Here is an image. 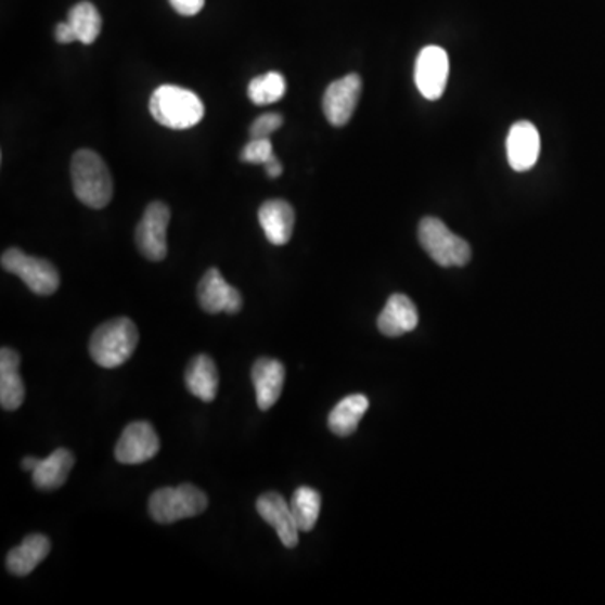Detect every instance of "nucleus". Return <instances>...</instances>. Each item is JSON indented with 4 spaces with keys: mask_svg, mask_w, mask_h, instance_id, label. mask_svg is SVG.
Returning <instances> with one entry per match:
<instances>
[{
    "mask_svg": "<svg viewBox=\"0 0 605 605\" xmlns=\"http://www.w3.org/2000/svg\"><path fill=\"white\" fill-rule=\"evenodd\" d=\"M72 182L76 197L91 209H105L112 202V172L93 150L81 149L73 155Z\"/></svg>",
    "mask_w": 605,
    "mask_h": 605,
    "instance_id": "nucleus-1",
    "label": "nucleus"
},
{
    "mask_svg": "<svg viewBox=\"0 0 605 605\" xmlns=\"http://www.w3.org/2000/svg\"><path fill=\"white\" fill-rule=\"evenodd\" d=\"M150 113L162 127L188 130L204 118V103L194 91L176 85H162L150 98Z\"/></svg>",
    "mask_w": 605,
    "mask_h": 605,
    "instance_id": "nucleus-2",
    "label": "nucleus"
},
{
    "mask_svg": "<svg viewBox=\"0 0 605 605\" xmlns=\"http://www.w3.org/2000/svg\"><path fill=\"white\" fill-rule=\"evenodd\" d=\"M139 340V329L130 318H113L91 335V359L103 369H116L130 360Z\"/></svg>",
    "mask_w": 605,
    "mask_h": 605,
    "instance_id": "nucleus-3",
    "label": "nucleus"
},
{
    "mask_svg": "<svg viewBox=\"0 0 605 605\" xmlns=\"http://www.w3.org/2000/svg\"><path fill=\"white\" fill-rule=\"evenodd\" d=\"M206 493L194 485H180L177 488H160L149 501L152 518L162 525L176 524L180 519L192 518L206 512Z\"/></svg>",
    "mask_w": 605,
    "mask_h": 605,
    "instance_id": "nucleus-4",
    "label": "nucleus"
},
{
    "mask_svg": "<svg viewBox=\"0 0 605 605\" xmlns=\"http://www.w3.org/2000/svg\"><path fill=\"white\" fill-rule=\"evenodd\" d=\"M419 241L427 255L442 268H461L471 259V246L449 231L448 226L436 217H424L419 224Z\"/></svg>",
    "mask_w": 605,
    "mask_h": 605,
    "instance_id": "nucleus-5",
    "label": "nucleus"
},
{
    "mask_svg": "<svg viewBox=\"0 0 605 605\" xmlns=\"http://www.w3.org/2000/svg\"><path fill=\"white\" fill-rule=\"evenodd\" d=\"M0 262L8 273L21 278L36 295H53L60 288V273L56 266L48 259L34 258L17 247H11L4 250Z\"/></svg>",
    "mask_w": 605,
    "mask_h": 605,
    "instance_id": "nucleus-6",
    "label": "nucleus"
},
{
    "mask_svg": "<svg viewBox=\"0 0 605 605\" xmlns=\"http://www.w3.org/2000/svg\"><path fill=\"white\" fill-rule=\"evenodd\" d=\"M170 209L164 202H152L137 226L134 241L140 253L149 261L158 262L167 256V229Z\"/></svg>",
    "mask_w": 605,
    "mask_h": 605,
    "instance_id": "nucleus-7",
    "label": "nucleus"
},
{
    "mask_svg": "<svg viewBox=\"0 0 605 605\" xmlns=\"http://www.w3.org/2000/svg\"><path fill=\"white\" fill-rule=\"evenodd\" d=\"M415 87L426 100H439L449 78V56L439 46H427L415 61Z\"/></svg>",
    "mask_w": 605,
    "mask_h": 605,
    "instance_id": "nucleus-8",
    "label": "nucleus"
},
{
    "mask_svg": "<svg viewBox=\"0 0 605 605\" xmlns=\"http://www.w3.org/2000/svg\"><path fill=\"white\" fill-rule=\"evenodd\" d=\"M362 79L359 75H347L336 79L323 94V113L333 127H345L359 105Z\"/></svg>",
    "mask_w": 605,
    "mask_h": 605,
    "instance_id": "nucleus-9",
    "label": "nucleus"
},
{
    "mask_svg": "<svg viewBox=\"0 0 605 605\" xmlns=\"http://www.w3.org/2000/svg\"><path fill=\"white\" fill-rule=\"evenodd\" d=\"M160 439L152 424L145 421L128 424L115 448V458L121 464H142L157 456Z\"/></svg>",
    "mask_w": 605,
    "mask_h": 605,
    "instance_id": "nucleus-10",
    "label": "nucleus"
},
{
    "mask_svg": "<svg viewBox=\"0 0 605 605\" xmlns=\"http://www.w3.org/2000/svg\"><path fill=\"white\" fill-rule=\"evenodd\" d=\"M197 298L202 310L210 314L240 313L243 296L228 283L217 268H210L198 283Z\"/></svg>",
    "mask_w": 605,
    "mask_h": 605,
    "instance_id": "nucleus-11",
    "label": "nucleus"
},
{
    "mask_svg": "<svg viewBox=\"0 0 605 605\" xmlns=\"http://www.w3.org/2000/svg\"><path fill=\"white\" fill-rule=\"evenodd\" d=\"M256 509L266 524L276 530L281 543L286 549H295L298 545V525H296L288 501L284 500L280 493L268 491V493L261 494L256 501Z\"/></svg>",
    "mask_w": 605,
    "mask_h": 605,
    "instance_id": "nucleus-12",
    "label": "nucleus"
},
{
    "mask_svg": "<svg viewBox=\"0 0 605 605\" xmlns=\"http://www.w3.org/2000/svg\"><path fill=\"white\" fill-rule=\"evenodd\" d=\"M510 167L516 172H527L537 164L540 155V133L530 121H516L506 139Z\"/></svg>",
    "mask_w": 605,
    "mask_h": 605,
    "instance_id": "nucleus-13",
    "label": "nucleus"
},
{
    "mask_svg": "<svg viewBox=\"0 0 605 605\" xmlns=\"http://www.w3.org/2000/svg\"><path fill=\"white\" fill-rule=\"evenodd\" d=\"M250 377L255 384L258 408L261 411H269L280 400L281 392H283L284 377H286L283 363L280 360L261 357L253 365Z\"/></svg>",
    "mask_w": 605,
    "mask_h": 605,
    "instance_id": "nucleus-14",
    "label": "nucleus"
},
{
    "mask_svg": "<svg viewBox=\"0 0 605 605\" xmlns=\"http://www.w3.org/2000/svg\"><path fill=\"white\" fill-rule=\"evenodd\" d=\"M258 217L269 243L274 246H284L289 243L293 228H295V210L289 202L281 201V198L266 201L259 207Z\"/></svg>",
    "mask_w": 605,
    "mask_h": 605,
    "instance_id": "nucleus-15",
    "label": "nucleus"
},
{
    "mask_svg": "<svg viewBox=\"0 0 605 605\" xmlns=\"http://www.w3.org/2000/svg\"><path fill=\"white\" fill-rule=\"evenodd\" d=\"M419 323L417 308L409 296L392 295L389 301L385 302L384 310L378 314L377 326L382 335L396 336L406 335V333L415 330Z\"/></svg>",
    "mask_w": 605,
    "mask_h": 605,
    "instance_id": "nucleus-16",
    "label": "nucleus"
},
{
    "mask_svg": "<svg viewBox=\"0 0 605 605\" xmlns=\"http://www.w3.org/2000/svg\"><path fill=\"white\" fill-rule=\"evenodd\" d=\"M20 366L21 356L17 351L8 347L0 350V406L4 411H17L26 397Z\"/></svg>",
    "mask_w": 605,
    "mask_h": 605,
    "instance_id": "nucleus-17",
    "label": "nucleus"
},
{
    "mask_svg": "<svg viewBox=\"0 0 605 605\" xmlns=\"http://www.w3.org/2000/svg\"><path fill=\"white\" fill-rule=\"evenodd\" d=\"M49 552H51L49 538L41 533H33L24 538L21 545L9 552L5 565L14 576L26 577L48 557Z\"/></svg>",
    "mask_w": 605,
    "mask_h": 605,
    "instance_id": "nucleus-18",
    "label": "nucleus"
},
{
    "mask_svg": "<svg viewBox=\"0 0 605 605\" xmlns=\"http://www.w3.org/2000/svg\"><path fill=\"white\" fill-rule=\"evenodd\" d=\"M75 466V456L72 451L60 448L49 454L46 460L39 461L33 471V485L41 491H54L67 481V476Z\"/></svg>",
    "mask_w": 605,
    "mask_h": 605,
    "instance_id": "nucleus-19",
    "label": "nucleus"
},
{
    "mask_svg": "<svg viewBox=\"0 0 605 605\" xmlns=\"http://www.w3.org/2000/svg\"><path fill=\"white\" fill-rule=\"evenodd\" d=\"M185 385L192 396L204 402H213L219 390V372L209 356H197L185 370Z\"/></svg>",
    "mask_w": 605,
    "mask_h": 605,
    "instance_id": "nucleus-20",
    "label": "nucleus"
},
{
    "mask_svg": "<svg viewBox=\"0 0 605 605\" xmlns=\"http://www.w3.org/2000/svg\"><path fill=\"white\" fill-rule=\"evenodd\" d=\"M366 411H369V399L362 396V394L345 397L330 412V430L336 434V436H351V434L356 433Z\"/></svg>",
    "mask_w": 605,
    "mask_h": 605,
    "instance_id": "nucleus-21",
    "label": "nucleus"
},
{
    "mask_svg": "<svg viewBox=\"0 0 605 605\" xmlns=\"http://www.w3.org/2000/svg\"><path fill=\"white\" fill-rule=\"evenodd\" d=\"M67 23L72 24L76 38L82 44H93L100 36L101 27H103L100 12L88 0L69 9Z\"/></svg>",
    "mask_w": 605,
    "mask_h": 605,
    "instance_id": "nucleus-22",
    "label": "nucleus"
},
{
    "mask_svg": "<svg viewBox=\"0 0 605 605\" xmlns=\"http://www.w3.org/2000/svg\"><path fill=\"white\" fill-rule=\"evenodd\" d=\"M289 509H292L299 531H311L317 525L320 510H322V497L313 488L301 486L293 494Z\"/></svg>",
    "mask_w": 605,
    "mask_h": 605,
    "instance_id": "nucleus-23",
    "label": "nucleus"
},
{
    "mask_svg": "<svg viewBox=\"0 0 605 605\" xmlns=\"http://www.w3.org/2000/svg\"><path fill=\"white\" fill-rule=\"evenodd\" d=\"M286 93V79L281 73L269 72L262 76H256L247 87V96L255 105H271L276 103Z\"/></svg>",
    "mask_w": 605,
    "mask_h": 605,
    "instance_id": "nucleus-24",
    "label": "nucleus"
},
{
    "mask_svg": "<svg viewBox=\"0 0 605 605\" xmlns=\"http://www.w3.org/2000/svg\"><path fill=\"white\" fill-rule=\"evenodd\" d=\"M274 157L273 143L269 139H250L241 152V160L247 164L265 165Z\"/></svg>",
    "mask_w": 605,
    "mask_h": 605,
    "instance_id": "nucleus-25",
    "label": "nucleus"
},
{
    "mask_svg": "<svg viewBox=\"0 0 605 605\" xmlns=\"http://www.w3.org/2000/svg\"><path fill=\"white\" fill-rule=\"evenodd\" d=\"M283 127V116L280 113H266L258 116L250 125V139H269V134Z\"/></svg>",
    "mask_w": 605,
    "mask_h": 605,
    "instance_id": "nucleus-26",
    "label": "nucleus"
},
{
    "mask_svg": "<svg viewBox=\"0 0 605 605\" xmlns=\"http://www.w3.org/2000/svg\"><path fill=\"white\" fill-rule=\"evenodd\" d=\"M170 5H172L173 11L179 12L180 15H191L198 14L206 4V0H168Z\"/></svg>",
    "mask_w": 605,
    "mask_h": 605,
    "instance_id": "nucleus-27",
    "label": "nucleus"
},
{
    "mask_svg": "<svg viewBox=\"0 0 605 605\" xmlns=\"http://www.w3.org/2000/svg\"><path fill=\"white\" fill-rule=\"evenodd\" d=\"M54 36H56V41L60 42V44H72V42L78 41L75 30H73L72 24L69 23L57 24Z\"/></svg>",
    "mask_w": 605,
    "mask_h": 605,
    "instance_id": "nucleus-28",
    "label": "nucleus"
},
{
    "mask_svg": "<svg viewBox=\"0 0 605 605\" xmlns=\"http://www.w3.org/2000/svg\"><path fill=\"white\" fill-rule=\"evenodd\" d=\"M265 168H266V173H268V176L271 177V179H278V177H280L281 173H283V165H281V162L278 160L276 155H274L273 158H269V160L266 162Z\"/></svg>",
    "mask_w": 605,
    "mask_h": 605,
    "instance_id": "nucleus-29",
    "label": "nucleus"
},
{
    "mask_svg": "<svg viewBox=\"0 0 605 605\" xmlns=\"http://www.w3.org/2000/svg\"><path fill=\"white\" fill-rule=\"evenodd\" d=\"M39 461L41 460H38V458H33V456L24 458L23 463H21V466H23V469L34 471L36 469V466H38Z\"/></svg>",
    "mask_w": 605,
    "mask_h": 605,
    "instance_id": "nucleus-30",
    "label": "nucleus"
}]
</instances>
